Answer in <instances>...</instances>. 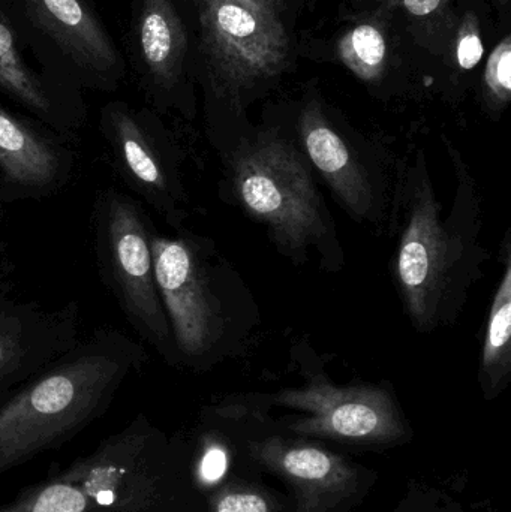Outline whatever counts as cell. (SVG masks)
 I'll use <instances>...</instances> for the list:
<instances>
[{"label": "cell", "mask_w": 511, "mask_h": 512, "mask_svg": "<svg viewBox=\"0 0 511 512\" xmlns=\"http://www.w3.org/2000/svg\"><path fill=\"white\" fill-rule=\"evenodd\" d=\"M291 399L324 406L327 421L338 435L363 438L377 432L384 420L381 393L369 390L344 391L332 385H312L302 393H291Z\"/></svg>", "instance_id": "obj_13"}, {"label": "cell", "mask_w": 511, "mask_h": 512, "mask_svg": "<svg viewBox=\"0 0 511 512\" xmlns=\"http://www.w3.org/2000/svg\"><path fill=\"white\" fill-rule=\"evenodd\" d=\"M62 150L0 107V174L9 186L48 191L62 182Z\"/></svg>", "instance_id": "obj_11"}, {"label": "cell", "mask_w": 511, "mask_h": 512, "mask_svg": "<svg viewBox=\"0 0 511 512\" xmlns=\"http://www.w3.org/2000/svg\"><path fill=\"white\" fill-rule=\"evenodd\" d=\"M408 11L414 15H428L437 9L441 0H404Z\"/></svg>", "instance_id": "obj_23"}, {"label": "cell", "mask_w": 511, "mask_h": 512, "mask_svg": "<svg viewBox=\"0 0 511 512\" xmlns=\"http://www.w3.org/2000/svg\"><path fill=\"white\" fill-rule=\"evenodd\" d=\"M455 171L444 203L422 150L396 159L390 192L395 233L390 271L414 330L429 334L461 318L491 252L482 243V194L464 156L449 146Z\"/></svg>", "instance_id": "obj_1"}, {"label": "cell", "mask_w": 511, "mask_h": 512, "mask_svg": "<svg viewBox=\"0 0 511 512\" xmlns=\"http://www.w3.org/2000/svg\"><path fill=\"white\" fill-rule=\"evenodd\" d=\"M227 472V454L221 448L212 447L206 451L200 463V477L204 483H216Z\"/></svg>", "instance_id": "obj_19"}, {"label": "cell", "mask_w": 511, "mask_h": 512, "mask_svg": "<svg viewBox=\"0 0 511 512\" xmlns=\"http://www.w3.org/2000/svg\"><path fill=\"white\" fill-rule=\"evenodd\" d=\"M150 228L159 297L177 364L204 367L234 357L260 324V309L236 268L212 240Z\"/></svg>", "instance_id": "obj_3"}, {"label": "cell", "mask_w": 511, "mask_h": 512, "mask_svg": "<svg viewBox=\"0 0 511 512\" xmlns=\"http://www.w3.org/2000/svg\"><path fill=\"white\" fill-rule=\"evenodd\" d=\"M36 26L83 71L111 78L119 72L116 48L86 0H21Z\"/></svg>", "instance_id": "obj_10"}, {"label": "cell", "mask_w": 511, "mask_h": 512, "mask_svg": "<svg viewBox=\"0 0 511 512\" xmlns=\"http://www.w3.org/2000/svg\"><path fill=\"white\" fill-rule=\"evenodd\" d=\"M483 56V45L477 35H468L462 39L458 48L459 65L464 69H473Z\"/></svg>", "instance_id": "obj_21"}, {"label": "cell", "mask_w": 511, "mask_h": 512, "mask_svg": "<svg viewBox=\"0 0 511 512\" xmlns=\"http://www.w3.org/2000/svg\"><path fill=\"white\" fill-rule=\"evenodd\" d=\"M216 18H218L219 27L225 33L239 36V38L252 35L257 29V23H255V18L252 17L251 12L245 11L239 6L230 5V3H225L218 9Z\"/></svg>", "instance_id": "obj_18"}, {"label": "cell", "mask_w": 511, "mask_h": 512, "mask_svg": "<svg viewBox=\"0 0 511 512\" xmlns=\"http://www.w3.org/2000/svg\"><path fill=\"white\" fill-rule=\"evenodd\" d=\"M302 143L312 170L353 221L378 225L386 219L392 174L383 155L359 149L318 116L305 120Z\"/></svg>", "instance_id": "obj_7"}, {"label": "cell", "mask_w": 511, "mask_h": 512, "mask_svg": "<svg viewBox=\"0 0 511 512\" xmlns=\"http://www.w3.org/2000/svg\"><path fill=\"white\" fill-rule=\"evenodd\" d=\"M146 360L140 343L105 328L0 400V475L83 432Z\"/></svg>", "instance_id": "obj_2"}, {"label": "cell", "mask_w": 511, "mask_h": 512, "mask_svg": "<svg viewBox=\"0 0 511 512\" xmlns=\"http://www.w3.org/2000/svg\"><path fill=\"white\" fill-rule=\"evenodd\" d=\"M149 219L128 195H102L98 249L102 267L128 321L167 363L177 364L170 324L159 297Z\"/></svg>", "instance_id": "obj_6"}, {"label": "cell", "mask_w": 511, "mask_h": 512, "mask_svg": "<svg viewBox=\"0 0 511 512\" xmlns=\"http://www.w3.org/2000/svg\"><path fill=\"white\" fill-rule=\"evenodd\" d=\"M0 219H2V213H0Z\"/></svg>", "instance_id": "obj_24"}, {"label": "cell", "mask_w": 511, "mask_h": 512, "mask_svg": "<svg viewBox=\"0 0 511 512\" xmlns=\"http://www.w3.org/2000/svg\"><path fill=\"white\" fill-rule=\"evenodd\" d=\"M138 48L152 77L165 81L174 74L180 33L167 0H143L137 18Z\"/></svg>", "instance_id": "obj_14"}, {"label": "cell", "mask_w": 511, "mask_h": 512, "mask_svg": "<svg viewBox=\"0 0 511 512\" xmlns=\"http://www.w3.org/2000/svg\"><path fill=\"white\" fill-rule=\"evenodd\" d=\"M167 442L144 415L66 468L24 487L0 512H176Z\"/></svg>", "instance_id": "obj_5"}, {"label": "cell", "mask_w": 511, "mask_h": 512, "mask_svg": "<svg viewBox=\"0 0 511 512\" xmlns=\"http://www.w3.org/2000/svg\"><path fill=\"white\" fill-rule=\"evenodd\" d=\"M102 125L126 182L164 216L171 228L183 230L188 195L182 182L180 155L155 137L140 114L128 105H107Z\"/></svg>", "instance_id": "obj_8"}, {"label": "cell", "mask_w": 511, "mask_h": 512, "mask_svg": "<svg viewBox=\"0 0 511 512\" xmlns=\"http://www.w3.org/2000/svg\"><path fill=\"white\" fill-rule=\"evenodd\" d=\"M497 81L506 92L511 89V54L506 50L497 65Z\"/></svg>", "instance_id": "obj_22"}, {"label": "cell", "mask_w": 511, "mask_h": 512, "mask_svg": "<svg viewBox=\"0 0 511 512\" xmlns=\"http://www.w3.org/2000/svg\"><path fill=\"white\" fill-rule=\"evenodd\" d=\"M285 469L294 477L305 480H323L330 469L332 462L326 454L312 448L291 451L284 460Z\"/></svg>", "instance_id": "obj_16"}, {"label": "cell", "mask_w": 511, "mask_h": 512, "mask_svg": "<svg viewBox=\"0 0 511 512\" xmlns=\"http://www.w3.org/2000/svg\"><path fill=\"white\" fill-rule=\"evenodd\" d=\"M503 273L495 288L486 322L480 375L486 387L498 388L511 372V233L507 230L501 249Z\"/></svg>", "instance_id": "obj_12"}, {"label": "cell", "mask_w": 511, "mask_h": 512, "mask_svg": "<svg viewBox=\"0 0 511 512\" xmlns=\"http://www.w3.org/2000/svg\"><path fill=\"white\" fill-rule=\"evenodd\" d=\"M77 312L44 310L0 294V400L78 345Z\"/></svg>", "instance_id": "obj_9"}, {"label": "cell", "mask_w": 511, "mask_h": 512, "mask_svg": "<svg viewBox=\"0 0 511 512\" xmlns=\"http://www.w3.org/2000/svg\"><path fill=\"white\" fill-rule=\"evenodd\" d=\"M218 512H267V505L260 496L231 495L219 502Z\"/></svg>", "instance_id": "obj_20"}, {"label": "cell", "mask_w": 511, "mask_h": 512, "mask_svg": "<svg viewBox=\"0 0 511 512\" xmlns=\"http://www.w3.org/2000/svg\"><path fill=\"white\" fill-rule=\"evenodd\" d=\"M0 89L44 119L54 120L56 107L41 78L24 63L14 33L0 18Z\"/></svg>", "instance_id": "obj_15"}, {"label": "cell", "mask_w": 511, "mask_h": 512, "mask_svg": "<svg viewBox=\"0 0 511 512\" xmlns=\"http://www.w3.org/2000/svg\"><path fill=\"white\" fill-rule=\"evenodd\" d=\"M224 161L234 203L266 230L279 254L299 267L311 261L327 271L345 267L335 219L302 150L264 135L240 141Z\"/></svg>", "instance_id": "obj_4"}, {"label": "cell", "mask_w": 511, "mask_h": 512, "mask_svg": "<svg viewBox=\"0 0 511 512\" xmlns=\"http://www.w3.org/2000/svg\"><path fill=\"white\" fill-rule=\"evenodd\" d=\"M353 44L357 56L368 65H378L386 53L383 35L369 24H363L354 30Z\"/></svg>", "instance_id": "obj_17"}]
</instances>
